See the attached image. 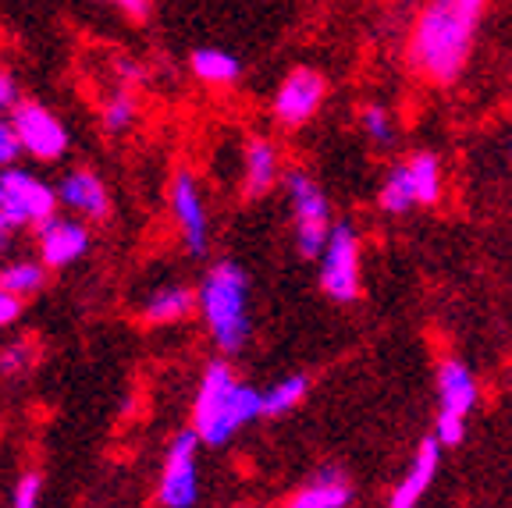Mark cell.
Here are the masks:
<instances>
[{
	"instance_id": "cell-1",
	"label": "cell",
	"mask_w": 512,
	"mask_h": 508,
	"mask_svg": "<svg viewBox=\"0 0 512 508\" xmlns=\"http://www.w3.org/2000/svg\"><path fill=\"white\" fill-rule=\"evenodd\" d=\"M488 4L491 0H427L409 29V68L434 86H452L470 64Z\"/></svg>"
},
{
	"instance_id": "cell-2",
	"label": "cell",
	"mask_w": 512,
	"mask_h": 508,
	"mask_svg": "<svg viewBox=\"0 0 512 508\" xmlns=\"http://www.w3.org/2000/svg\"><path fill=\"white\" fill-rule=\"evenodd\" d=\"M260 391L249 384L235 381L228 359H214L207 363L200 377V388L192 398V430L200 434L203 445L221 448L228 445L242 427L260 420Z\"/></svg>"
},
{
	"instance_id": "cell-3",
	"label": "cell",
	"mask_w": 512,
	"mask_h": 508,
	"mask_svg": "<svg viewBox=\"0 0 512 508\" xmlns=\"http://www.w3.org/2000/svg\"><path fill=\"white\" fill-rule=\"evenodd\" d=\"M196 310L203 327L214 338L224 356L246 349L249 342V278L235 260H217L207 267L200 288H196Z\"/></svg>"
},
{
	"instance_id": "cell-4",
	"label": "cell",
	"mask_w": 512,
	"mask_h": 508,
	"mask_svg": "<svg viewBox=\"0 0 512 508\" xmlns=\"http://www.w3.org/2000/svg\"><path fill=\"white\" fill-rule=\"evenodd\" d=\"M281 189L288 196V207H292V239H296V253L303 260H317L324 242H328L331 228V203L324 196V189L317 185V178L303 167H288L281 175Z\"/></svg>"
},
{
	"instance_id": "cell-5",
	"label": "cell",
	"mask_w": 512,
	"mask_h": 508,
	"mask_svg": "<svg viewBox=\"0 0 512 508\" xmlns=\"http://www.w3.org/2000/svg\"><path fill=\"white\" fill-rule=\"evenodd\" d=\"M480 388L473 370L463 359H445L438 366V416H434V441L441 448L463 445L466 437V420L477 409Z\"/></svg>"
},
{
	"instance_id": "cell-6",
	"label": "cell",
	"mask_w": 512,
	"mask_h": 508,
	"mask_svg": "<svg viewBox=\"0 0 512 508\" xmlns=\"http://www.w3.org/2000/svg\"><path fill=\"white\" fill-rule=\"evenodd\" d=\"M320 288L335 302H356L363 295V270H360V235L349 221H338L331 228L328 242L317 256Z\"/></svg>"
},
{
	"instance_id": "cell-7",
	"label": "cell",
	"mask_w": 512,
	"mask_h": 508,
	"mask_svg": "<svg viewBox=\"0 0 512 508\" xmlns=\"http://www.w3.org/2000/svg\"><path fill=\"white\" fill-rule=\"evenodd\" d=\"M57 192L25 167H4L0 171V214L11 228H40L57 214Z\"/></svg>"
},
{
	"instance_id": "cell-8",
	"label": "cell",
	"mask_w": 512,
	"mask_h": 508,
	"mask_svg": "<svg viewBox=\"0 0 512 508\" xmlns=\"http://www.w3.org/2000/svg\"><path fill=\"white\" fill-rule=\"evenodd\" d=\"M200 434L196 430H178L171 437L168 452H164V466H160V484H157V498L164 508H192L200 501Z\"/></svg>"
},
{
	"instance_id": "cell-9",
	"label": "cell",
	"mask_w": 512,
	"mask_h": 508,
	"mask_svg": "<svg viewBox=\"0 0 512 508\" xmlns=\"http://www.w3.org/2000/svg\"><path fill=\"white\" fill-rule=\"evenodd\" d=\"M8 118L15 125L22 153H29L32 160H43V164L64 160V153L72 146V135H68V125L57 118V111H50L40 100H18V107Z\"/></svg>"
},
{
	"instance_id": "cell-10",
	"label": "cell",
	"mask_w": 512,
	"mask_h": 508,
	"mask_svg": "<svg viewBox=\"0 0 512 508\" xmlns=\"http://www.w3.org/2000/svg\"><path fill=\"white\" fill-rule=\"evenodd\" d=\"M328 100V79L317 68H292L285 79L278 82L271 96V118L281 128H303L317 118V111Z\"/></svg>"
},
{
	"instance_id": "cell-11",
	"label": "cell",
	"mask_w": 512,
	"mask_h": 508,
	"mask_svg": "<svg viewBox=\"0 0 512 508\" xmlns=\"http://www.w3.org/2000/svg\"><path fill=\"white\" fill-rule=\"evenodd\" d=\"M168 207L171 217L178 224V235H182V246L192 260H203L210 249V214H207V199H203V189L196 182L192 171H175L168 185Z\"/></svg>"
},
{
	"instance_id": "cell-12",
	"label": "cell",
	"mask_w": 512,
	"mask_h": 508,
	"mask_svg": "<svg viewBox=\"0 0 512 508\" xmlns=\"http://www.w3.org/2000/svg\"><path fill=\"white\" fill-rule=\"evenodd\" d=\"M36 242H40V260L47 270H64L79 263L89 253V231L86 221L79 217H50L36 228Z\"/></svg>"
},
{
	"instance_id": "cell-13",
	"label": "cell",
	"mask_w": 512,
	"mask_h": 508,
	"mask_svg": "<svg viewBox=\"0 0 512 508\" xmlns=\"http://www.w3.org/2000/svg\"><path fill=\"white\" fill-rule=\"evenodd\" d=\"M54 192H57V203L64 210H72L79 221H107L111 217V192H107L100 175L89 171V167L64 171Z\"/></svg>"
},
{
	"instance_id": "cell-14",
	"label": "cell",
	"mask_w": 512,
	"mask_h": 508,
	"mask_svg": "<svg viewBox=\"0 0 512 508\" xmlns=\"http://www.w3.org/2000/svg\"><path fill=\"white\" fill-rule=\"evenodd\" d=\"M438 466H441V445L434 437H424L416 445L413 459H409V469L399 477V484L392 487V494H388V508H420L424 494L431 491L434 477H438Z\"/></svg>"
},
{
	"instance_id": "cell-15",
	"label": "cell",
	"mask_w": 512,
	"mask_h": 508,
	"mask_svg": "<svg viewBox=\"0 0 512 508\" xmlns=\"http://www.w3.org/2000/svg\"><path fill=\"white\" fill-rule=\"evenodd\" d=\"M285 175L281 167V150L267 135H249L242 150V192L246 199H260L274 189Z\"/></svg>"
},
{
	"instance_id": "cell-16",
	"label": "cell",
	"mask_w": 512,
	"mask_h": 508,
	"mask_svg": "<svg viewBox=\"0 0 512 508\" xmlns=\"http://www.w3.org/2000/svg\"><path fill=\"white\" fill-rule=\"evenodd\" d=\"M352 505V484L338 466H320L285 508H349Z\"/></svg>"
},
{
	"instance_id": "cell-17",
	"label": "cell",
	"mask_w": 512,
	"mask_h": 508,
	"mask_svg": "<svg viewBox=\"0 0 512 508\" xmlns=\"http://www.w3.org/2000/svg\"><path fill=\"white\" fill-rule=\"evenodd\" d=\"M196 313V288L189 285H160L146 295L139 317L146 324L160 327V324H182Z\"/></svg>"
},
{
	"instance_id": "cell-18",
	"label": "cell",
	"mask_w": 512,
	"mask_h": 508,
	"mask_svg": "<svg viewBox=\"0 0 512 508\" xmlns=\"http://www.w3.org/2000/svg\"><path fill=\"white\" fill-rule=\"evenodd\" d=\"M402 171H406V182L413 189L416 207H434L445 192V171H441L438 153L431 150H416L402 160Z\"/></svg>"
},
{
	"instance_id": "cell-19",
	"label": "cell",
	"mask_w": 512,
	"mask_h": 508,
	"mask_svg": "<svg viewBox=\"0 0 512 508\" xmlns=\"http://www.w3.org/2000/svg\"><path fill=\"white\" fill-rule=\"evenodd\" d=\"M189 72L203 86L221 89V86H235L242 79V61L224 47H200L189 54Z\"/></svg>"
},
{
	"instance_id": "cell-20",
	"label": "cell",
	"mask_w": 512,
	"mask_h": 508,
	"mask_svg": "<svg viewBox=\"0 0 512 508\" xmlns=\"http://www.w3.org/2000/svg\"><path fill=\"white\" fill-rule=\"evenodd\" d=\"M100 125H104L107 135L121 139L128 135L132 128L139 125V100L132 89L125 86H114L111 93L104 96V104H100Z\"/></svg>"
},
{
	"instance_id": "cell-21",
	"label": "cell",
	"mask_w": 512,
	"mask_h": 508,
	"mask_svg": "<svg viewBox=\"0 0 512 508\" xmlns=\"http://www.w3.org/2000/svg\"><path fill=\"white\" fill-rule=\"evenodd\" d=\"M306 395H310V377L288 374L281 381H274L267 391H260V409H264L267 420H278V416L299 409L306 402Z\"/></svg>"
},
{
	"instance_id": "cell-22",
	"label": "cell",
	"mask_w": 512,
	"mask_h": 508,
	"mask_svg": "<svg viewBox=\"0 0 512 508\" xmlns=\"http://www.w3.org/2000/svg\"><path fill=\"white\" fill-rule=\"evenodd\" d=\"M0 288H8L11 295L18 299H32V295H40L47 288V267L43 260H15L8 267L0 270Z\"/></svg>"
},
{
	"instance_id": "cell-23",
	"label": "cell",
	"mask_w": 512,
	"mask_h": 508,
	"mask_svg": "<svg viewBox=\"0 0 512 508\" xmlns=\"http://www.w3.org/2000/svg\"><path fill=\"white\" fill-rule=\"evenodd\" d=\"M377 207L384 210V214H409V210L416 207L413 199V189H409L406 182V171H402V160H395L392 167H388V175H384L381 189H377Z\"/></svg>"
},
{
	"instance_id": "cell-24",
	"label": "cell",
	"mask_w": 512,
	"mask_h": 508,
	"mask_svg": "<svg viewBox=\"0 0 512 508\" xmlns=\"http://www.w3.org/2000/svg\"><path fill=\"white\" fill-rule=\"evenodd\" d=\"M360 128L377 150H392L399 143V121L384 104H363L360 107Z\"/></svg>"
},
{
	"instance_id": "cell-25",
	"label": "cell",
	"mask_w": 512,
	"mask_h": 508,
	"mask_svg": "<svg viewBox=\"0 0 512 508\" xmlns=\"http://www.w3.org/2000/svg\"><path fill=\"white\" fill-rule=\"evenodd\" d=\"M32 363H36V345L32 342H8L4 349H0V374L4 377H22L32 370Z\"/></svg>"
},
{
	"instance_id": "cell-26",
	"label": "cell",
	"mask_w": 512,
	"mask_h": 508,
	"mask_svg": "<svg viewBox=\"0 0 512 508\" xmlns=\"http://www.w3.org/2000/svg\"><path fill=\"white\" fill-rule=\"evenodd\" d=\"M40 501H43L40 473H25V477H18L15 494H11V508H40Z\"/></svg>"
},
{
	"instance_id": "cell-27",
	"label": "cell",
	"mask_w": 512,
	"mask_h": 508,
	"mask_svg": "<svg viewBox=\"0 0 512 508\" xmlns=\"http://www.w3.org/2000/svg\"><path fill=\"white\" fill-rule=\"evenodd\" d=\"M18 157H22V146H18L15 125H11L8 114H0V171H4V167H15Z\"/></svg>"
},
{
	"instance_id": "cell-28",
	"label": "cell",
	"mask_w": 512,
	"mask_h": 508,
	"mask_svg": "<svg viewBox=\"0 0 512 508\" xmlns=\"http://www.w3.org/2000/svg\"><path fill=\"white\" fill-rule=\"evenodd\" d=\"M18 100H22V86H18L15 75L0 64V114H11L18 107Z\"/></svg>"
},
{
	"instance_id": "cell-29",
	"label": "cell",
	"mask_w": 512,
	"mask_h": 508,
	"mask_svg": "<svg viewBox=\"0 0 512 508\" xmlns=\"http://www.w3.org/2000/svg\"><path fill=\"white\" fill-rule=\"evenodd\" d=\"M114 72H118V86H125V89H136L139 82L146 79L143 64H136L132 57H118V61H114Z\"/></svg>"
},
{
	"instance_id": "cell-30",
	"label": "cell",
	"mask_w": 512,
	"mask_h": 508,
	"mask_svg": "<svg viewBox=\"0 0 512 508\" xmlns=\"http://www.w3.org/2000/svg\"><path fill=\"white\" fill-rule=\"evenodd\" d=\"M104 4H111V8H118L125 18H132V22H146L153 11V0H104Z\"/></svg>"
},
{
	"instance_id": "cell-31",
	"label": "cell",
	"mask_w": 512,
	"mask_h": 508,
	"mask_svg": "<svg viewBox=\"0 0 512 508\" xmlns=\"http://www.w3.org/2000/svg\"><path fill=\"white\" fill-rule=\"evenodd\" d=\"M18 317H22V299L11 295L8 288H0V331L15 324Z\"/></svg>"
},
{
	"instance_id": "cell-32",
	"label": "cell",
	"mask_w": 512,
	"mask_h": 508,
	"mask_svg": "<svg viewBox=\"0 0 512 508\" xmlns=\"http://www.w3.org/2000/svg\"><path fill=\"white\" fill-rule=\"evenodd\" d=\"M11 235H15V228H11V224H8V217L0 214V253H8Z\"/></svg>"
}]
</instances>
